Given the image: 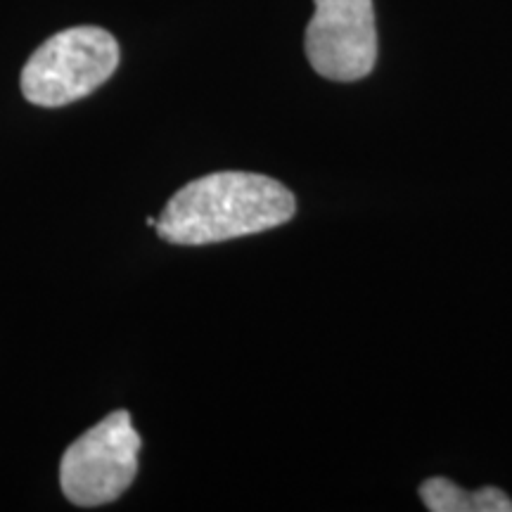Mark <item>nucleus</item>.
Here are the masks:
<instances>
[{
    "label": "nucleus",
    "mask_w": 512,
    "mask_h": 512,
    "mask_svg": "<svg viewBox=\"0 0 512 512\" xmlns=\"http://www.w3.org/2000/svg\"><path fill=\"white\" fill-rule=\"evenodd\" d=\"M294 211L297 200L275 178L219 171L178 190L155 228L174 245H214L283 226Z\"/></svg>",
    "instance_id": "obj_1"
},
{
    "label": "nucleus",
    "mask_w": 512,
    "mask_h": 512,
    "mask_svg": "<svg viewBox=\"0 0 512 512\" xmlns=\"http://www.w3.org/2000/svg\"><path fill=\"white\" fill-rule=\"evenodd\" d=\"M119 67V43L100 27H72L50 36L22 69L31 105L64 107L86 98Z\"/></svg>",
    "instance_id": "obj_2"
},
{
    "label": "nucleus",
    "mask_w": 512,
    "mask_h": 512,
    "mask_svg": "<svg viewBox=\"0 0 512 512\" xmlns=\"http://www.w3.org/2000/svg\"><path fill=\"white\" fill-rule=\"evenodd\" d=\"M138 451L131 413L107 415L64 451L60 484L67 501L81 508L117 501L136 479Z\"/></svg>",
    "instance_id": "obj_3"
},
{
    "label": "nucleus",
    "mask_w": 512,
    "mask_h": 512,
    "mask_svg": "<svg viewBox=\"0 0 512 512\" xmlns=\"http://www.w3.org/2000/svg\"><path fill=\"white\" fill-rule=\"evenodd\" d=\"M306 57L330 81H361L377 62L373 0H313Z\"/></svg>",
    "instance_id": "obj_4"
},
{
    "label": "nucleus",
    "mask_w": 512,
    "mask_h": 512,
    "mask_svg": "<svg viewBox=\"0 0 512 512\" xmlns=\"http://www.w3.org/2000/svg\"><path fill=\"white\" fill-rule=\"evenodd\" d=\"M420 498L432 512H512V501L496 486H482L470 494L444 477L425 479Z\"/></svg>",
    "instance_id": "obj_5"
}]
</instances>
